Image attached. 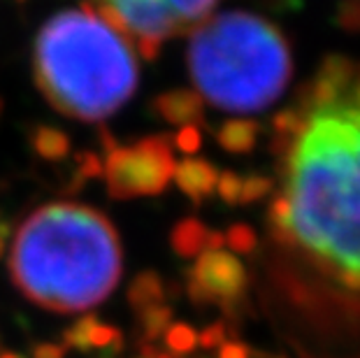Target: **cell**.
<instances>
[{"label":"cell","mask_w":360,"mask_h":358,"mask_svg":"<svg viewBox=\"0 0 360 358\" xmlns=\"http://www.w3.org/2000/svg\"><path fill=\"white\" fill-rule=\"evenodd\" d=\"M165 345L174 356H186L198 347V333L188 324H172L165 333Z\"/></svg>","instance_id":"obj_12"},{"label":"cell","mask_w":360,"mask_h":358,"mask_svg":"<svg viewBox=\"0 0 360 358\" xmlns=\"http://www.w3.org/2000/svg\"><path fill=\"white\" fill-rule=\"evenodd\" d=\"M101 321H98V317L94 314L79 319L77 324H72L70 328L63 333V342H65L63 347L75 349V352H82V354L91 352V335H94V328Z\"/></svg>","instance_id":"obj_11"},{"label":"cell","mask_w":360,"mask_h":358,"mask_svg":"<svg viewBox=\"0 0 360 358\" xmlns=\"http://www.w3.org/2000/svg\"><path fill=\"white\" fill-rule=\"evenodd\" d=\"M167 177H170V158L160 156V151L151 156H119L110 167V186L117 198L158 193Z\"/></svg>","instance_id":"obj_7"},{"label":"cell","mask_w":360,"mask_h":358,"mask_svg":"<svg viewBox=\"0 0 360 358\" xmlns=\"http://www.w3.org/2000/svg\"><path fill=\"white\" fill-rule=\"evenodd\" d=\"M219 358H251V349L242 342H226L219 349Z\"/></svg>","instance_id":"obj_16"},{"label":"cell","mask_w":360,"mask_h":358,"mask_svg":"<svg viewBox=\"0 0 360 358\" xmlns=\"http://www.w3.org/2000/svg\"><path fill=\"white\" fill-rule=\"evenodd\" d=\"M140 319V326L144 331V340L154 342L160 335L167 333V328L172 326V307L170 305H154V307L144 309L142 314H137Z\"/></svg>","instance_id":"obj_10"},{"label":"cell","mask_w":360,"mask_h":358,"mask_svg":"<svg viewBox=\"0 0 360 358\" xmlns=\"http://www.w3.org/2000/svg\"><path fill=\"white\" fill-rule=\"evenodd\" d=\"M188 298L198 307L205 305H221L226 312L237 309V300H242L247 291V272L233 254L224 249H205L198 256V263L188 272Z\"/></svg>","instance_id":"obj_6"},{"label":"cell","mask_w":360,"mask_h":358,"mask_svg":"<svg viewBox=\"0 0 360 358\" xmlns=\"http://www.w3.org/2000/svg\"><path fill=\"white\" fill-rule=\"evenodd\" d=\"M210 238L212 233L207 231L202 224L198 221H184L172 233V247L179 256L191 258V256H200L205 249H210Z\"/></svg>","instance_id":"obj_9"},{"label":"cell","mask_w":360,"mask_h":358,"mask_svg":"<svg viewBox=\"0 0 360 358\" xmlns=\"http://www.w3.org/2000/svg\"><path fill=\"white\" fill-rule=\"evenodd\" d=\"M3 249H5V233H0V254H3Z\"/></svg>","instance_id":"obj_18"},{"label":"cell","mask_w":360,"mask_h":358,"mask_svg":"<svg viewBox=\"0 0 360 358\" xmlns=\"http://www.w3.org/2000/svg\"><path fill=\"white\" fill-rule=\"evenodd\" d=\"M224 0H91V7L119 28L144 56L174 37L191 35Z\"/></svg>","instance_id":"obj_5"},{"label":"cell","mask_w":360,"mask_h":358,"mask_svg":"<svg viewBox=\"0 0 360 358\" xmlns=\"http://www.w3.org/2000/svg\"><path fill=\"white\" fill-rule=\"evenodd\" d=\"M0 358H24L21 354H12V352H5V354H0Z\"/></svg>","instance_id":"obj_17"},{"label":"cell","mask_w":360,"mask_h":358,"mask_svg":"<svg viewBox=\"0 0 360 358\" xmlns=\"http://www.w3.org/2000/svg\"><path fill=\"white\" fill-rule=\"evenodd\" d=\"M163 298H165L163 279L156 272H142V275H137L128 288V302L135 314H142L144 309L154 307V305H163Z\"/></svg>","instance_id":"obj_8"},{"label":"cell","mask_w":360,"mask_h":358,"mask_svg":"<svg viewBox=\"0 0 360 358\" xmlns=\"http://www.w3.org/2000/svg\"><path fill=\"white\" fill-rule=\"evenodd\" d=\"M188 77L198 98L226 114H258L293 77L286 35L254 12H214L188 35Z\"/></svg>","instance_id":"obj_4"},{"label":"cell","mask_w":360,"mask_h":358,"mask_svg":"<svg viewBox=\"0 0 360 358\" xmlns=\"http://www.w3.org/2000/svg\"><path fill=\"white\" fill-rule=\"evenodd\" d=\"M228 245H231V249L240 251V254H249V251L256 249V235L247 226H235L228 233Z\"/></svg>","instance_id":"obj_13"},{"label":"cell","mask_w":360,"mask_h":358,"mask_svg":"<svg viewBox=\"0 0 360 358\" xmlns=\"http://www.w3.org/2000/svg\"><path fill=\"white\" fill-rule=\"evenodd\" d=\"M68 349L63 345H53V342H42L33 347V358H65Z\"/></svg>","instance_id":"obj_15"},{"label":"cell","mask_w":360,"mask_h":358,"mask_svg":"<svg viewBox=\"0 0 360 358\" xmlns=\"http://www.w3.org/2000/svg\"><path fill=\"white\" fill-rule=\"evenodd\" d=\"M33 77L53 110L94 124L119 112L135 94L137 49L91 5L70 7L37 30Z\"/></svg>","instance_id":"obj_3"},{"label":"cell","mask_w":360,"mask_h":358,"mask_svg":"<svg viewBox=\"0 0 360 358\" xmlns=\"http://www.w3.org/2000/svg\"><path fill=\"white\" fill-rule=\"evenodd\" d=\"M279 245L360 293V60L330 56L274 124Z\"/></svg>","instance_id":"obj_1"},{"label":"cell","mask_w":360,"mask_h":358,"mask_svg":"<svg viewBox=\"0 0 360 358\" xmlns=\"http://www.w3.org/2000/svg\"><path fill=\"white\" fill-rule=\"evenodd\" d=\"M198 345L205 349H221L226 345V326L224 324H212L198 335Z\"/></svg>","instance_id":"obj_14"},{"label":"cell","mask_w":360,"mask_h":358,"mask_svg":"<svg viewBox=\"0 0 360 358\" xmlns=\"http://www.w3.org/2000/svg\"><path fill=\"white\" fill-rule=\"evenodd\" d=\"M124 256L112 221L82 203H51L14 235L10 272L28 300L70 314L101 305L121 279Z\"/></svg>","instance_id":"obj_2"}]
</instances>
